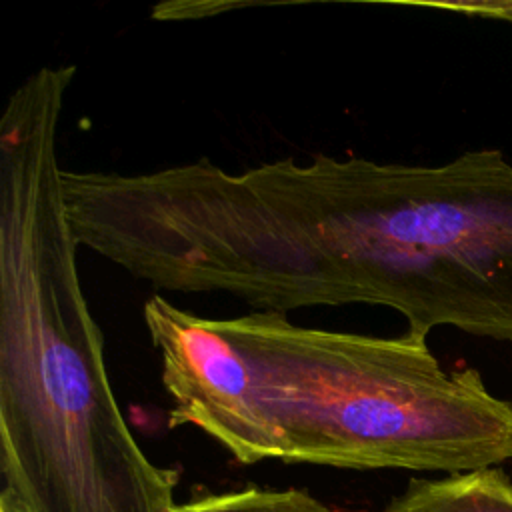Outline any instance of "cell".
Returning a JSON list of instances; mask_svg holds the SVG:
<instances>
[{
  "label": "cell",
  "instance_id": "1",
  "mask_svg": "<svg viewBox=\"0 0 512 512\" xmlns=\"http://www.w3.org/2000/svg\"><path fill=\"white\" fill-rule=\"evenodd\" d=\"M172 400L238 462L450 474L512 458V402L474 368L444 370L426 336L300 326L252 310L204 318L162 294L142 308Z\"/></svg>",
  "mask_w": 512,
  "mask_h": 512
},
{
  "label": "cell",
  "instance_id": "2",
  "mask_svg": "<svg viewBox=\"0 0 512 512\" xmlns=\"http://www.w3.org/2000/svg\"><path fill=\"white\" fill-rule=\"evenodd\" d=\"M76 66H40L0 118V512H174L178 472L134 440L78 270L58 160Z\"/></svg>",
  "mask_w": 512,
  "mask_h": 512
},
{
  "label": "cell",
  "instance_id": "3",
  "mask_svg": "<svg viewBox=\"0 0 512 512\" xmlns=\"http://www.w3.org/2000/svg\"><path fill=\"white\" fill-rule=\"evenodd\" d=\"M384 512H512V480L500 468L414 478Z\"/></svg>",
  "mask_w": 512,
  "mask_h": 512
},
{
  "label": "cell",
  "instance_id": "4",
  "mask_svg": "<svg viewBox=\"0 0 512 512\" xmlns=\"http://www.w3.org/2000/svg\"><path fill=\"white\" fill-rule=\"evenodd\" d=\"M174 512H330L306 490L244 488L178 504Z\"/></svg>",
  "mask_w": 512,
  "mask_h": 512
},
{
  "label": "cell",
  "instance_id": "5",
  "mask_svg": "<svg viewBox=\"0 0 512 512\" xmlns=\"http://www.w3.org/2000/svg\"><path fill=\"white\" fill-rule=\"evenodd\" d=\"M452 10L464 12L468 16L480 18H494V20H508L512 22V0H490V2H468V4H452Z\"/></svg>",
  "mask_w": 512,
  "mask_h": 512
}]
</instances>
